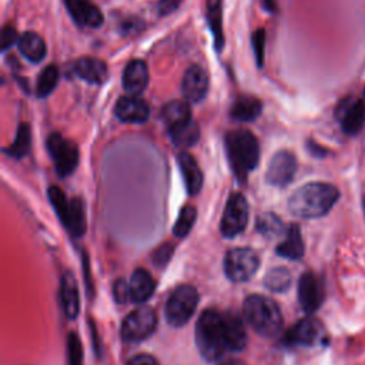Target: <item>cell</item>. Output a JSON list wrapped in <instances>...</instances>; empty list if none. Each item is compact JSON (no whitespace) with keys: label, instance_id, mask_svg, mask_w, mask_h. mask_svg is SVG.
I'll return each instance as SVG.
<instances>
[{"label":"cell","instance_id":"1","mask_svg":"<svg viewBox=\"0 0 365 365\" xmlns=\"http://www.w3.org/2000/svg\"><path fill=\"white\" fill-rule=\"evenodd\" d=\"M340 199V192L328 182H308L289 197L291 214L300 218H318L330 211Z\"/></svg>","mask_w":365,"mask_h":365},{"label":"cell","instance_id":"2","mask_svg":"<svg viewBox=\"0 0 365 365\" xmlns=\"http://www.w3.org/2000/svg\"><path fill=\"white\" fill-rule=\"evenodd\" d=\"M196 341L201 355L208 361H217L229 351L226 338L224 314L207 310L201 314L196 327Z\"/></svg>","mask_w":365,"mask_h":365},{"label":"cell","instance_id":"3","mask_svg":"<svg viewBox=\"0 0 365 365\" xmlns=\"http://www.w3.org/2000/svg\"><path fill=\"white\" fill-rule=\"evenodd\" d=\"M226 149L230 164L238 178H245L260 160V144L251 131L240 129L226 136Z\"/></svg>","mask_w":365,"mask_h":365},{"label":"cell","instance_id":"4","mask_svg":"<svg viewBox=\"0 0 365 365\" xmlns=\"http://www.w3.org/2000/svg\"><path fill=\"white\" fill-rule=\"evenodd\" d=\"M244 315L263 337H275L282 328V315L278 306L264 296H250L244 301Z\"/></svg>","mask_w":365,"mask_h":365},{"label":"cell","instance_id":"5","mask_svg":"<svg viewBox=\"0 0 365 365\" xmlns=\"http://www.w3.org/2000/svg\"><path fill=\"white\" fill-rule=\"evenodd\" d=\"M49 199L56 210L60 222L76 237H82L86 231V210L80 199L67 200L66 194L56 186L49 189Z\"/></svg>","mask_w":365,"mask_h":365},{"label":"cell","instance_id":"6","mask_svg":"<svg viewBox=\"0 0 365 365\" xmlns=\"http://www.w3.org/2000/svg\"><path fill=\"white\" fill-rule=\"evenodd\" d=\"M199 304V293L193 285L177 287L166 304V320L173 327H182L190 321Z\"/></svg>","mask_w":365,"mask_h":365},{"label":"cell","instance_id":"7","mask_svg":"<svg viewBox=\"0 0 365 365\" xmlns=\"http://www.w3.org/2000/svg\"><path fill=\"white\" fill-rule=\"evenodd\" d=\"M48 150L55 162L56 170L62 177L70 176L79 166V149L71 140L64 138L60 133H53L48 138Z\"/></svg>","mask_w":365,"mask_h":365},{"label":"cell","instance_id":"8","mask_svg":"<svg viewBox=\"0 0 365 365\" xmlns=\"http://www.w3.org/2000/svg\"><path fill=\"white\" fill-rule=\"evenodd\" d=\"M157 327V315L150 307H140L131 311L123 322L122 336L127 343H140L149 338Z\"/></svg>","mask_w":365,"mask_h":365},{"label":"cell","instance_id":"9","mask_svg":"<svg viewBox=\"0 0 365 365\" xmlns=\"http://www.w3.org/2000/svg\"><path fill=\"white\" fill-rule=\"evenodd\" d=\"M260 266V259L257 252L251 248H234L227 252L224 269L230 280L236 282H243L250 280L257 273Z\"/></svg>","mask_w":365,"mask_h":365},{"label":"cell","instance_id":"10","mask_svg":"<svg viewBox=\"0 0 365 365\" xmlns=\"http://www.w3.org/2000/svg\"><path fill=\"white\" fill-rule=\"evenodd\" d=\"M248 223V204L241 193L230 196L222 220V233L227 238L241 234Z\"/></svg>","mask_w":365,"mask_h":365},{"label":"cell","instance_id":"11","mask_svg":"<svg viewBox=\"0 0 365 365\" xmlns=\"http://www.w3.org/2000/svg\"><path fill=\"white\" fill-rule=\"evenodd\" d=\"M297 171L296 156L281 150L273 156L267 169V181L273 186L284 187L293 181Z\"/></svg>","mask_w":365,"mask_h":365},{"label":"cell","instance_id":"12","mask_svg":"<svg viewBox=\"0 0 365 365\" xmlns=\"http://www.w3.org/2000/svg\"><path fill=\"white\" fill-rule=\"evenodd\" d=\"M116 117L123 123L141 124L150 117V107L148 101L140 96H124L120 97L115 107Z\"/></svg>","mask_w":365,"mask_h":365},{"label":"cell","instance_id":"13","mask_svg":"<svg viewBox=\"0 0 365 365\" xmlns=\"http://www.w3.org/2000/svg\"><path fill=\"white\" fill-rule=\"evenodd\" d=\"M322 334V325L314 317H307L300 320L291 330L287 333L284 343L289 347L304 345L310 347L318 343Z\"/></svg>","mask_w":365,"mask_h":365},{"label":"cell","instance_id":"14","mask_svg":"<svg viewBox=\"0 0 365 365\" xmlns=\"http://www.w3.org/2000/svg\"><path fill=\"white\" fill-rule=\"evenodd\" d=\"M181 93L190 103H200L208 93V76L203 67L192 66L182 76Z\"/></svg>","mask_w":365,"mask_h":365},{"label":"cell","instance_id":"15","mask_svg":"<svg viewBox=\"0 0 365 365\" xmlns=\"http://www.w3.org/2000/svg\"><path fill=\"white\" fill-rule=\"evenodd\" d=\"M324 300L322 282L314 273H306L299 282V301L308 314L317 311Z\"/></svg>","mask_w":365,"mask_h":365},{"label":"cell","instance_id":"16","mask_svg":"<svg viewBox=\"0 0 365 365\" xmlns=\"http://www.w3.org/2000/svg\"><path fill=\"white\" fill-rule=\"evenodd\" d=\"M149 79L148 63L140 59L130 60L123 71V89L130 96H140L149 86Z\"/></svg>","mask_w":365,"mask_h":365},{"label":"cell","instance_id":"17","mask_svg":"<svg viewBox=\"0 0 365 365\" xmlns=\"http://www.w3.org/2000/svg\"><path fill=\"white\" fill-rule=\"evenodd\" d=\"M64 6L71 19L80 26L97 29L104 22L101 10L90 0H64Z\"/></svg>","mask_w":365,"mask_h":365},{"label":"cell","instance_id":"18","mask_svg":"<svg viewBox=\"0 0 365 365\" xmlns=\"http://www.w3.org/2000/svg\"><path fill=\"white\" fill-rule=\"evenodd\" d=\"M76 75L92 85H103L108 76L107 64L96 57H80L75 63Z\"/></svg>","mask_w":365,"mask_h":365},{"label":"cell","instance_id":"19","mask_svg":"<svg viewBox=\"0 0 365 365\" xmlns=\"http://www.w3.org/2000/svg\"><path fill=\"white\" fill-rule=\"evenodd\" d=\"M337 115L344 133L354 136L362 129L365 122V101L358 100L350 104H344Z\"/></svg>","mask_w":365,"mask_h":365},{"label":"cell","instance_id":"20","mask_svg":"<svg viewBox=\"0 0 365 365\" xmlns=\"http://www.w3.org/2000/svg\"><path fill=\"white\" fill-rule=\"evenodd\" d=\"M130 299L133 303L141 304L144 301H148L153 293H155V287L156 282L152 277V274L144 270V269H137L131 278H130Z\"/></svg>","mask_w":365,"mask_h":365},{"label":"cell","instance_id":"21","mask_svg":"<svg viewBox=\"0 0 365 365\" xmlns=\"http://www.w3.org/2000/svg\"><path fill=\"white\" fill-rule=\"evenodd\" d=\"M177 162L189 194H197L203 186V173L196 159L189 153H180Z\"/></svg>","mask_w":365,"mask_h":365},{"label":"cell","instance_id":"22","mask_svg":"<svg viewBox=\"0 0 365 365\" xmlns=\"http://www.w3.org/2000/svg\"><path fill=\"white\" fill-rule=\"evenodd\" d=\"M263 112V101L254 96H240L234 100L230 115L237 122L250 123L257 119Z\"/></svg>","mask_w":365,"mask_h":365},{"label":"cell","instance_id":"23","mask_svg":"<svg viewBox=\"0 0 365 365\" xmlns=\"http://www.w3.org/2000/svg\"><path fill=\"white\" fill-rule=\"evenodd\" d=\"M62 304L64 308V313L67 318H76L80 311V300H79V291L76 278L71 273H66L62 280Z\"/></svg>","mask_w":365,"mask_h":365},{"label":"cell","instance_id":"24","mask_svg":"<svg viewBox=\"0 0 365 365\" xmlns=\"http://www.w3.org/2000/svg\"><path fill=\"white\" fill-rule=\"evenodd\" d=\"M19 52L23 55L24 59H27L31 63H41L48 53V48L42 36L33 31L24 33L22 38L17 41Z\"/></svg>","mask_w":365,"mask_h":365},{"label":"cell","instance_id":"25","mask_svg":"<svg viewBox=\"0 0 365 365\" xmlns=\"http://www.w3.org/2000/svg\"><path fill=\"white\" fill-rule=\"evenodd\" d=\"M162 119L169 130L193 120L187 100H173L167 103L162 110Z\"/></svg>","mask_w":365,"mask_h":365},{"label":"cell","instance_id":"26","mask_svg":"<svg viewBox=\"0 0 365 365\" xmlns=\"http://www.w3.org/2000/svg\"><path fill=\"white\" fill-rule=\"evenodd\" d=\"M277 254L288 260H300L304 255V243L300 227L297 224L289 226L285 238L278 244Z\"/></svg>","mask_w":365,"mask_h":365},{"label":"cell","instance_id":"27","mask_svg":"<svg viewBox=\"0 0 365 365\" xmlns=\"http://www.w3.org/2000/svg\"><path fill=\"white\" fill-rule=\"evenodd\" d=\"M224 324H226V338H227L229 351L238 352L244 350L247 344V333L241 318L234 313H227L224 314Z\"/></svg>","mask_w":365,"mask_h":365},{"label":"cell","instance_id":"28","mask_svg":"<svg viewBox=\"0 0 365 365\" xmlns=\"http://www.w3.org/2000/svg\"><path fill=\"white\" fill-rule=\"evenodd\" d=\"M207 20L214 36L215 49L222 50L224 46L223 0H207Z\"/></svg>","mask_w":365,"mask_h":365},{"label":"cell","instance_id":"29","mask_svg":"<svg viewBox=\"0 0 365 365\" xmlns=\"http://www.w3.org/2000/svg\"><path fill=\"white\" fill-rule=\"evenodd\" d=\"M173 143L180 149H189L194 145L200 138V129L194 120H190L185 124L177 126L169 130Z\"/></svg>","mask_w":365,"mask_h":365},{"label":"cell","instance_id":"30","mask_svg":"<svg viewBox=\"0 0 365 365\" xmlns=\"http://www.w3.org/2000/svg\"><path fill=\"white\" fill-rule=\"evenodd\" d=\"M30 145H31L30 126L27 123H22L17 129L15 141L6 149V153L13 159H22L29 153Z\"/></svg>","mask_w":365,"mask_h":365},{"label":"cell","instance_id":"31","mask_svg":"<svg viewBox=\"0 0 365 365\" xmlns=\"http://www.w3.org/2000/svg\"><path fill=\"white\" fill-rule=\"evenodd\" d=\"M59 83V69L55 64L48 66L42 70L36 83V96L45 99L53 93Z\"/></svg>","mask_w":365,"mask_h":365},{"label":"cell","instance_id":"32","mask_svg":"<svg viewBox=\"0 0 365 365\" xmlns=\"http://www.w3.org/2000/svg\"><path fill=\"white\" fill-rule=\"evenodd\" d=\"M264 282L266 287L274 293H284L291 285V274L284 267H275L267 273Z\"/></svg>","mask_w":365,"mask_h":365},{"label":"cell","instance_id":"33","mask_svg":"<svg viewBox=\"0 0 365 365\" xmlns=\"http://www.w3.org/2000/svg\"><path fill=\"white\" fill-rule=\"evenodd\" d=\"M196 218H197V211H196V207L193 206H186L182 207L181 211H180V215L177 218L176 222V226H174V236L181 238V237H186L190 230L193 229L194 223H196Z\"/></svg>","mask_w":365,"mask_h":365},{"label":"cell","instance_id":"34","mask_svg":"<svg viewBox=\"0 0 365 365\" xmlns=\"http://www.w3.org/2000/svg\"><path fill=\"white\" fill-rule=\"evenodd\" d=\"M257 230L260 231L262 236H264L267 238H274L284 233V226L277 215L267 213V214H263L259 217Z\"/></svg>","mask_w":365,"mask_h":365},{"label":"cell","instance_id":"35","mask_svg":"<svg viewBox=\"0 0 365 365\" xmlns=\"http://www.w3.org/2000/svg\"><path fill=\"white\" fill-rule=\"evenodd\" d=\"M67 357L69 365H83V347L76 333H70L67 337Z\"/></svg>","mask_w":365,"mask_h":365},{"label":"cell","instance_id":"36","mask_svg":"<svg viewBox=\"0 0 365 365\" xmlns=\"http://www.w3.org/2000/svg\"><path fill=\"white\" fill-rule=\"evenodd\" d=\"M251 45L259 67L264 66V56H266V31L264 29H259L252 33Z\"/></svg>","mask_w":365,"mask_h":365},{"label":"cell","instance_id":"37","mask_svg":"<svg viewBox=\"0 0 365 365\" xmlns=\"http://www.w3.org/2000/svg\"><path fill=\"white\" fill-rule=\"evenodd\" d=\"M113 294H115V299H116V301L119 304H124L127 301H131V299H130V285L124 280L116 281V284L113 287Z\"/></svg>","mask_w":365,"mask_h":365},{"label":"cell","instance_id":"38","mask_svg":"<svg viewBox=\"0 0 365 365\" xmlns=\"http://www.w3.org/2000/svg\"><path fill=\"white\" fill-rule=\"evenodd\" d=\"M173 255V247L170 244H164L162 247H159L155 254H153V262L156 266L162 267V266H166Z\"/></svg>","mask_w":365,"mask_h":365},{"label":"cell","instance_id":"39","mask_svg":"<svg viewBox=\"0 0 365 365\" xmlns=\"http://www.w3.org/2000/svg\"><path fill=\"white\" fill-rule=\"evenodd\" d=\"M17 41V31L12 24H6L2 31V50H8Z\"/></svg>","mask_w":365,"mask_h":365},{"label":"cell","instance_id":"40","mask_svg":"<svg viewBox=\"0 0 365 365\" xmlns=\"http://www.w3.org/2000/svg\"><path fill=\"white\" fill-rule=\"evenodd\" d=\"M127 365H159V362L149 354H138L133 357Z\"/></svg>","mask_w":365,"mask_h":365},{"label":"cell","instance_id":"41","mask_svg":"<svg viewBox=\"0 0 365 365\" xmlns=\"http://www.w3.org/2000/svg\"><path fill=\"white\" fill-rule=\"evenodd\" d=\"M181 3V0H160L159 3V10L162 15H169L174 12Z\"/></svg>","mask_w":365,"mask_h":365},{"label":"cell","instance_id":"42","mask_svg":"<svg viewBox=\"0 0 365 365\" xmlns=\"http://www.w3.org/2000/svg\"><path fill=\"white\" fill-rule=\"evenodd\" d=\"M264 6L269 10H275V0H264Z\"/></svg>","mask_w":365,"mask_h":365},{"label":"cell","instance_id":"43","mask_svg":"<svg viewBox=\"0 0 365 365\" xmlns=\"http://www.w3.org/2000/svg\"><path fill=\"white\" fill-rule=\"evenodd\" d=\"M220 365H244V364L241 361H238V359H227V361L222 362Z\"/></svg>","mask_w":365,"mask_h":365},{"label":"cell","instance_id":"44","mask_svg":"<svg viewBox=\"0 0 365 365\" xmlns=\"http://www.w3.org/2000/svg\"><path fill=\"white\" fill-rule=\"evenodd\" d=\"M364 213H365V197H364Z\"/></svg>","mask_w":365,"mask_h":365}]
</instances>
